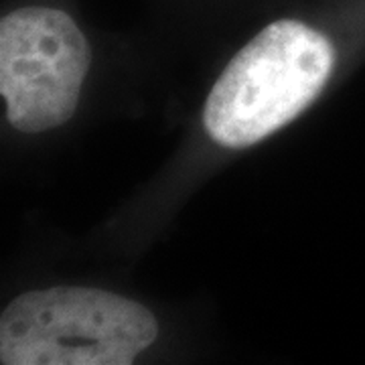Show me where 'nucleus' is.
<instances>
[{"label":"nucleus","mask_w":365,"mask_h":365,"mask_svg":"<svg viewBox=\"0 0 365 365\" xmlns=\"http://www.w3.org/2000/svg\"><path fill=\"white\" fill-rule=\"evenodd\" d=\"M333 63L319 31L290 19L268 25L215 81L203 112L209 136L227 148L260 143L313 104Z\"/></svg>","instance_id":"obj_1"},{"label":"nucleus","mask_w":365,"mask_h":365,"mask_svg":"<svg viewBox=\"0 0 365 365\" xmlns=\"http://www.w3.org/2000/svg\"><path fill=\"white\" fill-rule=\"evenodd\" d=\"M158 335L155 314L96 288L25 292L0 317L4 365H128Z\"/></svg>","instance_id":"obj_2"},{"label":"nucleus","mask_w":365,"mask_h":365,"mask_svg":"<svg viewBox=\"0 0 365 365\" xmlns=\"http://www.w3.org/2000/svg\"><path fill=\"white\" fill-rule=\"evenodd\" d=\"M90 47L69 14L29 6L0 21V93L16 130L43 132L73 116Z\"/></svg>","instance_id":"obj_3"}]
</instances>
